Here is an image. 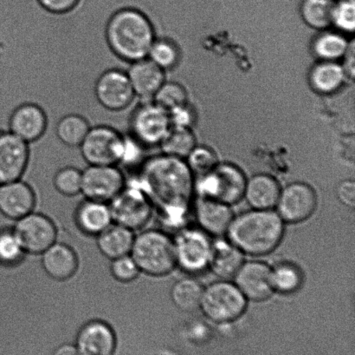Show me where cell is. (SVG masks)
<instances>
[{"instance_id": "6da1fadb", "label": "cell", "mask_w": 355, "mask_h": 355, "mask_svg": "<svg viewBox=\"0 0 355 355\" xmlns=\"http://www.w3.org/2000/svg\"><path fill=\"white\" fill-rule=\"evenodd\" d=\"M137 181L166 229L186 227L195 199V176L186 160L163 153L146 158Z\"/></svg>"}, {"instance_id": "7a4b0ae2", "label": "cell", "mask_w": 355, "mask_h": 355, "mask_svg": "<svg viewBox=\"0 0 355 355\" xmlns=\"http://www.w3.org/2000/svg\"><path fill=\"white\" fill-rule=\"evenodd\" d=\"M155 30L147 13L133 6L114 10L107 19L105 40L117 58L131 63L147 58L155 40Z\"/></svg>"}, {"instance_id": "3957f363", "label": "cell", "mask_w": 355, "mask_h": 355, "mask_svg": "<svg viewBox=\"0 0 355 355\" xmlns=\"http://www.w3.org/2000/svg\"><path fill=\"white\" fill-rule=\"evenodd\" d=\"M285 224L276 210L250 208L233 217L225 236L245 255L263 256L281 245Z\"/></svg>"}, {"instance_id": "277c9868", "label": "cell", "mask_w": 355, "mask_h": 355, "mask_svg": "<svg viewBox=\"0 0 355 355\" xmlns=\"http://www.w3.org/2000/svg\"><path fill=\"white\" fill-rule=\"evenodd\" d=\"M130 256L141 273L149 276H168L177 267L173 239L161 229H147L135 236Z\"/></svg>"}, {"instance_id": "5b68a950", "label": "cell", "mask_w": 355, "mask_h": 355, "mask_svg": "<svg viewBox=\"0 0 355 355\" xmlns=\"http://www.w3.org/2000/svg\"><path fill=\"white\" fill-rule=\"evenodd\" d=\"M246 176L232 163H218L214 169L195 176V197L220 201L232 206L243 200Z\"/></svg>"}, {"instance_id": "8992f818", "label": "cell", "mask_w": 355, "mask_h": 355, "mask_svg": "<svg viewBox=\"0 0 355 355\" xmlns=\"http://www.w3.org/2000/svg\"><path fill=\"white\" fill-rule=\"evenodd\" d=\"M248 301L233 281L219 279L204 287L200 311L209 321L227 324L245 314Z\"/></svg>"}, {"instance_id": "52a82bcc", "label": "cell", "mask_w": 355, "mask_h": 355, "mask_svg": "<svg viewBox=\"0 0 355 355\" xmlns=\"http://www.w3.org/2000/svg\"><path fill=\"white\" fill-rule=\"evenodd\" d=\"M109 204L114 224L134 232L148 224L155 210L150 198L137 180L135 183L126 181L124 189Z\"/></svg>"}, {"instance_id": "ba28073f", "label": "cell", "mask_w": 355, "mask_h": 355, "mask_svg": "<svg viewBox=\"0 0 355 355\" xmlns=\"http://www.w3.org/2000/svg\"><path fill=\"white\" fill-rule=\"evenodd\" d=\"M211 236L200 228L184 227L173 239L176 267L191 276L208 270L211 250Z\"/></svg>"}, {"instance_id": "9c48e42d", "label": "cell", "mask_w": 355, "mask_h": 355, "mask_svg": "<svg viewBox=\"0 0 355 355\" xmlns=\"http://www.w3.org/2000/svg\"><path fill=\"white\" fill-rule=\"evenodd\" d=\"M130 135L146 149L161 145L171 130L169 113L154 101L139 103L128 121Z\"/></svg>"}, {"instance_id": "30bf717a", "label": "cell", "mask_w": 355, "mask_h": 355, "mask_svg": "<svg viewBox=\"0 0 355 355\" xmlns=\"http://www.w3.org/2000/svg\"><path fill=\"white\" fill-rule=\"evenodd\" d=\"M123 135L107 125L90 127L79 146L82 158L89 165H118Z\"/></svg>"}, {"instance_id": "8fae6325", "label": "cell", "mask_w": 355, "mask_h": 355, "mask_svg": "<svg viewBox=\"0 0 355 355\" xmlns=\"http://www.w3.org/2000/svg\"><path fill=\"white\" fill-rule=\"evenodd\" d=\"M126 185L116 165H89L82 172L81 194L85 199L110 204Z\"/></svg>"}, {"instance_id": "7c38bea8", "label": "cell", "mask_w": 355, "mask_h": 355, "mask_svg": "<svg viewBox=\"0 0 355 355\" xmlns=\"http://www.w3.org/2000/svg\"><path fill=\"white\" fill-rule=\"evenodd\" d=\"M318 207L314 188L304 182H294L281 189L276 204L277 214L285 224H300L308 220Z\"/></svg>"}, {"instance_id": "4fadbf2b", "label": "cell", "mask_w": 355, "mask_h": 355, "mask_svg": "<svg viewBox=\"0 0 355 355\" xmlns=\"http://www.w3.org/2000/svg\"><path fill=\"white\" fill-rule=\"evenodd\" d=\"M13 229L24 252L30 255H41L57 242V226L47 215L37 212L19 219Z\"/></svg>"}, {"instance_id": "5bb4252c", "label": "cell", "mask_w": 355, "mask_h": 355, "mask_svg": "<svg viewBox=\"0 0 355 355\" xmlns=\"http://www.w3.org/2000/svg\"><path fill=\"white\" fill-rule=\"evenodd\" d=\"M94 93L100 106L113 113L128 109L137 97L127 72L121 69L103 72L96 79Z\"/></svg>"}, {"instance_id": "9a60e30c", "label": "cell", "mask_w": 355, "mask_h": 355, "mask_svg": "<svg viewBox=\"0 0 355 355\" xmlns=\"http://www.w3.org/2000/svg\"><path fill=\"white\" fill-rule=\"evenodd\" d=\"M232 279L248 302L267 301L274 294L270 266L262 261H245Z\"/></svg>"}, {"instance_id": "2e32d148", "label": "cell", "mask_w": 355, "mask_h": 355, "mask_svg": "<svg viewBox=\"0 0 355 355\" xmlns=\"http://www.w3.org/2000/svg\"><path fill=\"white\" fill-rule=\"evenodd\" d=\"M29 160L27 142L8 130L0 131V185L20 180Z\"/></svg>"}, {"instance_id": "e0dca14e", "label": "cell", "mask_w": 355, "mask_h": 355, "mask_svg": "<svg viewBox=\"0 0 355 355\" xmlns=\"http://www.w3.org/2000/svg\"><path fill=\"white\" fill-rule=\"evenodd\" d=\"M47 127L46 113L35 103H24L17 106L7 120V130L27 144L40 140Z\"/></svg>"}, {"instance_id": "ac0fdd59", "label": "cell", "mask_w": 355, "mask_h": 355, "mask_svg": "<svg viewBox=\"0 0 355 355\" xmlns=\"http://www.w3.org/2000/svg\"><path fill=\"white\" fill-rule=\"evenodd\" d=\"M75 346L80 355H114L117 347L116 332L109 323L92 320L79 329Z\"/></svg>"}, {"instance_id": "d6986e66", "label": "cell", "mask_w": 355, "mask_h": 355, "mask_svg": "<svg viewBox=\"0 0 355 355\" xmlns=\"http://www.w3.org/2000/svg\"><path fill=\"white\" fill-rule=\"evenodd\" d=\"M191 211L198 227L215 238L226 234L234 217L232 206L207 198L195 197Z\"/></svg>"}, {"instance_id": "ffe728a7", "label": "cell", "mask_w": 355, "mask_h": 355, "mask_svg": "<svg viewBox=\"0 0 355 355\" xmlns=\"http://www.w3.org/2000/svg\"><path fill=\"white\" fill-rule=\"evenodd\" d=\"M36 201L33 188L21 179L0 185V213L10 220L17 221L33 212Z\"/></svg>"}, {"instance_id": "44dd1931", "label": "cell", "mask_w": 355, "mask_h": 355, "mask_svg": "<svg viewBox=\"0 0 355 355\" xmlns=\"http://www.w3.org/2000/svg\"><path fill=\"white\" fill-rule=\"evenodd\" d=\"M126 72L135 95L141 102L154 99L166 81L165 72L148 58L131 63Z\"/></svg>"}, {"instance_id": "7402d4cb", "label": "cell", "mask_w": 355, "mask_h": 355, "mask_svg": "<svg viewBox=\"0 0 355 355\" xmlns=\"http://www.w3.org/2000/svg\"><path fill=\"white\" fill-rule=\"evenodd\" d=\"M40 256L44 272L55 281L71 279L78 270V256L65 243L55 242Z\"/></svg>"}, {"instance_id": "603a6c76", "label": "cell", "mask_w": 355, "mask_h": 355, "mask_svg": "<svg viewBox=\"0 0 355 355\" xmlns=\"http://www.w3.org/2000/svg\"><path fill=\"white\" fill-rule=\"evenodd\" d=\"M245 256L230 240L218 238L212 242L208 270L219 279H231L245 263Z\"/></svg>"}, {"instance_id": "cb8c5ba5", "label": "cell", "mask_w": 355, "mask_h": 355, "mask_svg": "<svg viewBox=\"0 0 355 355\" xmlns=\"http://www.w3.org/2000/svg\"><path fill=\"white\" fill-rule=\"evenodd\" d=\"M281 189L279 183L274 176L266 173L256 174L247 179L243 199L250 208L273 210Z\"/></svg>"}, {"instance_id": "d4e9b609", "label": "cell", "mask_w": 355, "mask_h": 355, "mask_svg": "<svg viewBox=\"0 0 355 355\" xmlns=\"http://www.w3.org/2000/svg\"><path fill=\"white\" fill-rule=\"evenodd\" d=\"M75 222L83 234L96 238L114 224L110 204L89 199L76 208Z\"/></svg>"}, {"instance_id": "484cf974", "label": "cell", "mask_w": 355, "mask_h": 355, "mask_svg": "<svg viewBox=\"0 0 355 355\" xmlns=\"http://www.w3.org/2000/svg\"><path fill=\"white\" fill-rule=\"evenodd\" d=\"M135 233L130 229L116 224H111L97 236V247L106 258L111 261L130 255Z\"/></svg>"}, {"instance_id": "4316f807", "label": "cell", "mask_w": 355, "mask_h": 355, "mask_svg": "<svg viewBox=\"0 0 355 355\" xmlns=\"http://www.w3.org/2000/svg\"><path fill=\"white\" fill-rule=\"evenodd\" d=\"M270 281L274 293L293 295L304 285V273L297 263L281 261L270 266Z\"/></svg>"}, {"instance_id": "83f0119b", "label": "cell", "mask_w": 355, "mask_h": 355, "mask_svg": "<svg viewBox=\"0 0 355 355\" xmlns=\"http://www.w3.org/2000/svg\"><path fill=\"white\" fill-rule=\"evenodd\" d=\"M347 74L338 62L321 61L315 65L309 74L313 89L321 94H332L342 88Z\"/></svg>"}, {"instance_id": "f1b7e54d", "label": "cell", "mask_w": 355, "mask_h": 355, "mask_svg": "<svg viewBox=\"0 0 355 355\" xmlns=\"http://www.w3.org/2000/svg\"><path fill=\"white\" fill-rule=\"evenodd\" d=\"M204 286L193 276L181 278L173 283L170 297L177 308L193 312L200 308Z\"/></svg>"}, {"instance_id": "f546056e", "label": "cell", "mask_w": 355, "mask_h": 355, "mask_svg": "<svg viewBox=\"0 0 355 355\" xmlns=\"http://www.w3.org/2000/svg\"><path fill=\"white\" fill-rule=\"evenodd\" d=\"M89 121L79 114H68L58 122L55 135L62 145L79 147L90 129Z\"/></svg>"}, {"instance_id": "4dcf8cb0", "label": "cell", "mask_w": 355, "mask_h": 355, "mask_svg": "<svg viewBox=\"0 0 355 355\" xmlns=\"http://www.w3.org/2000/svg\"><path fill=\"white\" fill-rule=\"evenodd\" d=\"M349 44L343 35L326 31L315 38L313 51L321 61L338 62L347 53Z\"/></svg>"}, {"instance_id": "1f68e13d", "label": "cell", "mask_w": 355, "mask_h": 355, "mask_svg": "<svg viewBox=\"0 0 355 355\" xmlns=\"http://www.w3.org/2000/svg\"><path fill=\"white\" fill-rule=\"evenodd\" d=\"M335 3V0H302V19L313 29L324 30L332 24Z\"/></svg>"}, {"instance_id": "d6a6232c", "label": "cell", "mask_w": 355, "mask_h": 355, "mask_svg": "<svg viewBox=\"0 0 355 355\" xmlns=\"http://www.w3.org/2000/svg\"><path fill=\"white\" fill-rule=\"evenodd\" d=\"M196 146V138L190 128L172 127L159 147L163 154L186 160Z\"/></svg>"}, {"instance_id": "836d02e7", "label": "cell", "mask_w": 355, "mask_h": 355, "mask_svg": "<svg viewBox=\"0 0 355 355\" xmlns=\"http://www.w3.org/2000/svg\"><path fill=\"white\" fill-rule=\"evenodd\" d=\"M26 252L12 229L0 231V265L12 267L22 262Z\"/></svg>"}, {"instance_id": "e575fe53", "label": "cell", "mask_w": 355, "mask_h": 355, "mask_svg": "<svg viewBox=\"0 0 355 355\" xmlns=\"http://www.w3.org/2000/svg\"><path fill=\"white\" fill-rule=\"evenodd\" d=\"M148 58L166 72L175 68L180 59V52L175 43L166 38H155Z\"/></svg>"}, {"instance_id": "d590c367", "label": "cell", "mask_w": 355, "mask_h": 355, "mask_svg": "<svg viewBox=\"0 0 355 355\" xmlns=\"http://www.w3.org/2000/svg\"><path fill=\"white\" fill-rule=\"evenodd\" d=\"M55 189L62 196L72 197L81 194L82 172L75 167H64L55 174Z\"/></svg>"}, {"instance_id": "8d00e7d4", "label": "cell", "mask_w": 355, "mask_h": 355, "mask_svg": "<svg viewBox=\"0 0 355 355\" xmlns=\"http://www.w3.org/2000/svg\"><path fill=\"white\" fill-rule=\"evenodd\" d=\"M153 101L170 111L187 104V92L180 83L165 81L156 92Z\"/></svg>"}, {"instance_id": "74e56055", "label": "cell", "mask_w": 355, "mask_h": 355, "mask_svg": "<svg viewBox=\"0 0 355 355\" xmlns=\"http://www.w3.org/2000/svg\"><path fill=\"white\" fill-rule=\"evenodd\" d=\"M187 163L194 176L202 175L218 165V156L211 149L195 147L187 158Z\"/></svg>"}, {"instance_id": "f35d334b", "label": "cell", "mask_w": 355, "mask_h": 355, "mask_svg": "<svg viewBox=\"0 0 355 355\" xmlns=\"http://www.w3.org/2000/svg\"><path fill=\"white\" fill-rule=\"evenodd\" d=\"M332 24L345 33H353L355 28L354 0H339L334 7Z\"/></svg>"}, {"instance_id": "ab89813d", "label": "cell", "mask_w": 355, "mask_h": 355, "mask_svg": "<svg viewBox=\"0 0 355 355\" xmlns=\"http://www.w3.org/2000/svg\"><path fill=\"white\" fill-rule=\"evenodd\" d=\"M146 149L140 142L132 138L130 134L123 135V147H121L119 162L120 165L133 168L141 166L144 163Z\"/></svg>"}, {"instance_id": "60d3db41", "label": "cell", "mask_w": 355, "mask_h": 355, "mask_svg": "<svg viewBox=\"0 0 355 355\" xmlns=\"http://www.w3.org/2000/svg\"><path fill=\"white\" fill-rule=\"evenodd\" d=\"M110 272L114 279L121 283H132L141 274L137 263L130 255L111 261Z\"/></svg>"}, {"instance_id": "b9f144b4", "label": "cell", "mask_w": 355, "mask_h": 355, "mask_svg": "<svg viewBox=\"0 0 355 355\" xmlns=\"http://www.w3.org/2000/svg\"><path fill=\"white\" fill-rule=\"evenodd\" d=\"M38 6L54 16H66L78 8L81 0H37Z\"/></svg>"}, {"instance_id": "7bdbcfd3", "label": "cell", "mask_w": 355, "mask_h": 355, "mask_svg": "<svg viewBox=\"0 0 355 355\" xmlns=\"http://www.w3.org/2000/svg\"><path fill=\"white\" fill-rule=\"evenodd\" d=\"M172 127L190 128L194 117L187 104L168 111Z\"/></svg>"}, {"instance_id": "ee69618b", "label": "cell", "mask_w": 355, "mask_h": 355, "mask_svg": "<svg viewBox=\"0 0 355 355\" xmlns=\"http://www.w3.org/2000/svg\"><path fill=\"white\" fill-rule=\"evenodd\" d=\"M337 197L347 207L354 208L355 205V184L354 181H344L337 189Z\"/></svg>"}, {"instance_id": "f6af8a7d", "label": "cell", "mask_w": 355, "mask_h": 355, "mask_svg": "<svg viewBox=\"0 0 355 355\" xmlns=\"http://www.w3.org/2000/svg\"><path fill=\"white\" fill-rule=\"evenodd\" d=\"M345 58L346 65H343V68L345 69V72L347 76H350L353 78L354 73V41L349 44V49H347V53L344 56Z\"/></svg>"}, {"instance_id": "bcb514c9", "label": "cell", "mask_w": 355, "mask_h": 355, "mask_svg": "<svg viewBox=\"0 0 355 355\" xmlns=\"http://www.w3.org/2000/svg\"><path fill=\"white\" fill-rule=\"evenodd\" d=\"M52 355H80L75 344H62L54 350Z\"/></svg>"}]
</instances>
